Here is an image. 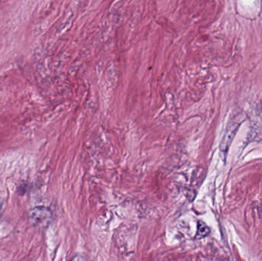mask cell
<instances>
[{
  "label": "cell",
  "mask_w": 262,
  "mask_h": 261,
  "mask_svg": "<svg viewBox=\"0 0 262 261\" xmlns=\"http://www.w3.org/2000/svg\"><path fill=\"white\" fill-rule=\"evenodd\" d=\"M245 119V114L239 113L235 114L234 116L229 119V123L226 126V133L220 144L221 153H223L224 156L227 154L228 150L236 136V132L238 131L240 125Z\"/></svg>",
  "instance_id": "1"
},
{
  "label": "cell",
  "mask_w": 262,
  "mask_h": 261,
  "mask_svg": "<svg viewBox=\"0 0 262 261\" xmlns=\"http://www.w3.org/2000/svg\"><path fill=\"white\" fill-rule=\"evenodd\" d=\"M52 218L51 211L46 207H36L31 212L30 220L33 225L39 228L47 227Z\"/></svg>",
  "instance_id": "2"
},
{
  "label": "cell",
  "mask_w": 262,
  "mask_h": 261,
  "mask_svg": "<svg viewBox=\"0 0 262 261\" xmlns=\"http://www.w3.org/2000/svg\"><path fill=\"white\" fill-rule=\"evenodd\" d=\"M210 233V229L207 224L203 221H199L197 226V233H196V238H203L205 237L208 236Z\"/></svg>",
  "instance_id": "3"
}]
</instances>
